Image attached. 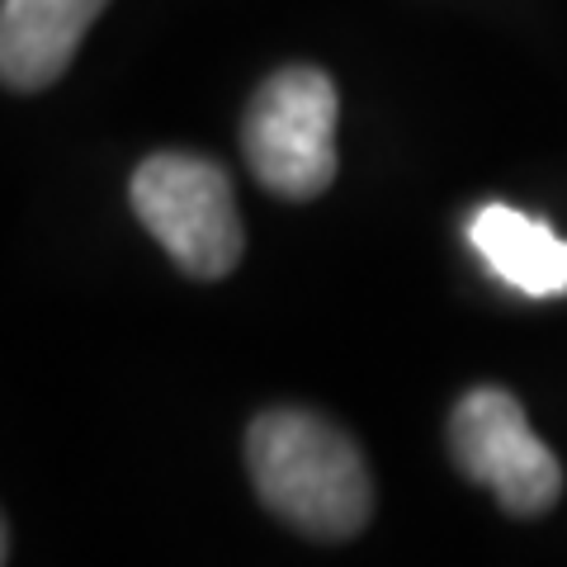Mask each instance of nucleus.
Returning a JSON list of instances; mask_svg holds the SVG:
<instances>
[{
	"label": "nucleus",
	"mask_w": 567,
	"mask_h": 567,
	"mask_svg": "<svg viewBox=\"0 0 567 567\" xmlns=\"http://www.w3.org/2000/svg\"><path fill=\"white\" fill-rule=\"evenodd\" d=\"M246 464L260 502L312 539H350L369 525L374 487L354 440L317 412L279 406L251 421Z\"/></svg>",
	"instance_id": "1"
},
{
	"label": "nucleus",
	"mask_w": 567,
	"mask_h": 567,
	"mask_svg": "<svg viewBox=\"0 0 567 567\" xmlns=\"http://www.w3.org/2000/svg\"><path fill=\"white\" fill-rule=\"evenodd\" d=\"M133 213L194 279H223L241 260L237 194L223 166L189 152H156L128 181Z\"/></svg>",
	"instance_id": "2"
},
{
	"label": "nucleus",
	"mask_w": 567,
	"mask_h": 567,
	"mask_svg": "<svg viewBox=\"0 0 567 567\" xmlns=\"http://www.w3.org/2000/svg\"><path fill=\"white\" fill-rule=\"evenodd\" d=\"M241 152L279 199H317L336 181V85L317 66H284L251 95Z\"/></svg>",
	"instance_id": "3"
},
{
	"label": "nucleus",
	"mask_w": 567,
	"mask_h": 567,
	"mask_svg": "<svg viewBox=\"0 0 567 567\" xmlns=\"http://www.w3.org/2000/svg\"><path fill=\"white\" fill-rule=\"evenodd\" d=\"M450 454L468 483L496 492L511 516H539L558 502L563 468L529 431L525 406L506 388H473L450 416Z\"/></svg>",
	"instance_id": "4"
},
{
	"label": "nucleus",
	"mask_w": 567,
	"mask_h": 567,
	"mask_svg": "<svg viewBox=\"0 0 567 567\" xmlns=\"http://www.w3.org/2000/svg\"><path fill=\"white\" fill-rule=\"evenodd\" d=\"M110 0H0V85L48 91Z\"/></svg>",
	"instance_id": "5"
},
{
	"label": "nucleus",
	"mask_w": 567,
	"mask_h": 567,
	"mask_svg": "<svg viewBox=\"0 0 567 567\" xmlns=\"http://www.w3.org/2000/svg\"><path fill=\"white\" fill-rule=\"evenodd\" d=\"M468 237L477 246V256L511 289H520L529 298L567 293V241L548 223L525 218V213L506 204H487V208H477Z\"/></svg>",
	"instance_id": "6"
},
{
	"label": "nucleus",
	"mask_w": 567,
	"mask_h": 567,
	"mask_svg": "<svg viewBox=\"0 0 567 567\" xmlns=\"http://www.w3.org/2000/svg\"><path fill=\"white\" fill-rule=\"evenodd\" d=\"M0 563H6V525H0Z\"/></svg>",
	"instance_id": "7"
}]
</instances>
